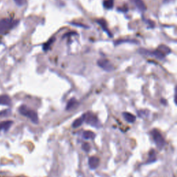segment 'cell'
<instances>
[{"label":"cell","instance_id":"obj_13","mask_svg":"<svg viewBox=\"0 0 177 177\" xmlns=\"http://www.w3.org/2000/svg\"><path fill=\"white\" fill-rule=\"evenodd\" d=\"M85 121V115H83L80 118L76 119V120H74V122H73L72 124V127L73 128H77L79 127L80 126H81L83 123Z\"/></svg>","mask_w":177,"mask_h":177},{"label":"cell","instance_id":"obj_1","mask_svg":"<svg viewBox=\"0 0 177 177\" xmlns=\"http://www.w3.org/2000/svg\"><path fill=\"white\" fill-rule=\"evenodd\" d=\"M18 23H19L18 20L8 19V18L0 20V35L13 29L17 25Z\"/></svg>","mask_w":177,"mask_h":177},{"label":"cell","instance_id":"obj_8","mask_svg":"<svg viewBox=\"0 0 177 177\" xmlns=\"http://www.w3.org/2000/svg\"><path fill=\"white\" fill-rule=\"evenodd\" d=\"M13 123V122L11 120L3 121V122H0V130H3L4 132L8 131Z\"/></svg>","mask_w":177,"mask_h":177},{"label":"cell","instance_id":"obj_4","mask_svg":"<svg viewBox=\"0 0 177 177\" xmlns=\"http://www.w3.org/2000/svg\"><path fill=\"white\" fill-rule=\"evenodd\" d=\"M139 53L143 54L145 55H151V56H154L156 57L157 59H162L165 57V55L160 51V50H155V51H150V50L145 49V48H140L139 50Z\"/></svg>","mask_w":177,"mask_h":177},{"label":"cell","instance_id":"obj_10","mask_svg":"<svg viewBox=\"0 0 177 177\" xmlns=\"http://www.w3.org/2000/svg\"><path fill=\"white\" fill-rule=\"evenodd\" d=\"M11 104V99L10 97L7 95H2L0 96V105L9 106Z\"/></svg>","mask_w":177,"mask_h":177},{"label":"cell","instance_id":"obj_12","mask_svg":"<svg viewBox=\"0 0 177 177\" xmlns=\"http://www.w3.org/2000/svg\"><path fill=\"white\" fill-rule=\"evenodd\" d=\"M97 22H98V24H100V26H101V27L102 28V29L104 30V31H105L106 33H107V35H109V37H111V38H112V35H111V33L109 32V30L107 29V23H106V22L105 20H97Z\"/></svg>","mask_w":177,"mask_h":177},{"label":"cell","instance_id":"obj_21","mask_svg":"<svg viewBox=\"0 0 177 177\" xmlns=\"http://www.w3.org/2000/svg\"><path fill=\"white\" fill-rule=\"evenodd\" d=\"M14 1L18 6H22L24 4L25 0H14Z\"/></svg>","mask_w":177,"mask_h":177},{"label":"cell","instance_id":"obj_24","mask_svg":"<svg viewBox=\"0 0 177 177\" xmlns=\"http://www.w3.org/2000/svg\"><path fill=\"white\" fill-rule=\"evenodd\" d=\"M174 0H164L163 2L164 3H169V2H172V1H174Z\"/></svg>","mask_w":177,"mask_h":177},{"label":"cell","instance_id":"obj_6","mask_svg":"<svg viewBox=\"0 0 177 177\" xmlns=\"http://www.w3.org/2000/svg\"><path fill=\"white\" fill-rule=\"evenodd\" d=\"M97 64H98V65L100 68H102V69L106 71L107 72L112 71H113V69H114L113 65L111 64V62L106 59H99V60H98V62H97Z\"/></svg>","mask_w":177,"mask_h":177},{"label":"cell","instance_id":"obj_22","mask_svg":"<svg viewBox=\"0 0 177 177\" xmlns=\"http://www.w3.org/2000/svg\"><path fill=\"white\" fill-rule=\"evenodd\" d=\"M70 24H71V25L76 26V27H82V28H87V29H88V27L85 26L84 24H78V23H75V22H70Z\"/></svg>","mask_w":177,"mask_h":177},{"label":"cell","instance_id":"obj_23","mask_svg":"<svg viewBox=\"0 0 177 177\" xmlns=\"http://www.w3.org/2000/svg\"><path fill=\"white\" fill-rule=\"evenodd\" d=\"M10 113V110H5L1 111V113H0V115H3V116H6V115H8L9 113Z\"/></svg>","mask_w":177,"mask_h":177},{"label":"cell","instance_id":"obj_2","mask_svg":"<svg viewBox=\"0 0 177 177\" xmlns=\"http://www.w3.org/2000/svg\"><path fill=\"white\" fill-rule=\"evenodd\" d=\"M19 111L22 115L29 118L30 120L32 121L33 123H38V115L36 111L31 110V109L28 108L26 105H22L21 107L19 108Z\"/></svg>","mask_w":177,"mask_h":177},{"label":"cell","instance_id":"obj_5","mask_svg":"<svg viewBox=\"0 0 177 177\" xmlns=\"http://www.w3.org/2000/svg\"><path fill=\"white\" fill-rule=\"evenodd\" d=\"M84 115H85V121H86L87 124L93 127H96L97 128L99 127L100 123L96 115L93 114L92 113H87Z\"/></svg>","mask_w":177,"mask_h":177},{"label":"cell","instance_id":"obj_3","mask_svg":"<svg viewBox=\"0 0 177 177\" xmlns=\"http://www.w3.org/2000/svg\"><path fill=\"white\" fill-rule=\"evenodd\" d=\"M152 136H153L154 142H155L156 144V146L159 149L163 148L165 145V139H163V136L161 135V132L158 131V129H154L152 130Z\"/></svg>","mask_w":177,"mask_h":177},{"label":"cell","instance_id":"obj_19","mask_svg":"<svg viewBox=\"0 0 177 177\" xmlns=\"http://www.w3.org/2000/svg\"><path fill=\"white\" fill-rule=\"evenodd\" d=\"M158 50H160L165 55V54H169L171 52V50L167 46L165 45H161L158 46Z\"/></svg>","mask_w":177,"mask_h":177},{"label":"cell","instance_id":"obj_25","mask_svg":"<svg viewBox=\"0 0 177 177\" xmlns=\"http://www.w3.org/2000/svg\"><path fill=\"white\" fill-rule=\"evenodd\" d=\"M161 103H163V105H166V100H164V99H161Z\"/></svg>","mask_w":177,"mask_h":177},{"label":"cell","instance_id":"obj_7","mask_svg":"<svg viewBox=\"0 0 177 177\" xmlns=\"http://www.w3.org/2000/svg\"><path fill=\"white\" fill-rule=\"evenodd\" d=\"M89 166L91 169H95L98 167L100 163L99 158L96 157V156H91L89 158Z\"/></svg>","mask_w":177,"mask_h":177},{"label":"cell","instance_id":"obj_20","mask_svg":"<svg viewBox=\"0 0 177 177\" xmlns=\"http://www.w3.org/2000/svg\"><path fill=\"white\" fill-rule=\"evenodd\" d=\"M82 148H83V150L85 151V152H89V151H90L91 147H90V145H89V143H85L83 145V146H82Z\"/></svg>","mask_w":177,"mask_h":177},{"label":"cell","instance_id":"obj_9","mask_svg":"<svg viewBox=\"0 0 177 177\" xmlns=\"http://www.w3.org/2000/svg\"><path fill=\"white\" fill-rule=\"evenodd\" d=\"M132 1L139 8V10L142 11V12L146 10V6L143 1V0H132Z\"/></svg>","mask_w":177,"mask_h":177},{"label":"cell","instance_id":"obj_16","mask_svg":"<svg viewBox=\"0 0 177 177\" xmlns=\"http://www.w3.org/2000/svg\"><path fill=\"white\" fill-rule=\"evenodd\" d=\"M55 41V38H52L51 40H49L48 41V42H46V44H44L43 46H42V48L44 51H48V49L50 48V46H51L52 44H53V42Z\"/></svg>","mask_w":177,"mask_h":177},{"label":"cell","instance_id":"obj_18","mask_svg":"<svg viewBox=\"0 0 177 177\" xmlns=\"http://www.w3.org/2000/svg\"><path fill=\"white\" fill-rule=\"evenodd\" d=\"M113 3H114V0H105L104 1V6L107 9L112 8L113 6Z\"/></svg>","mask_w":177,"mask_h":177},{"label":"cell","instance_id":"obj_17","mask_svg":"<svg viewBox=\"0 0 177 177\" xmlns=\"http://www.w3.org/2000/svg\"><path fill=\"white\" fill-rule=\"evenodd\" d=\"M122 43H132V44H139L138 41L134 40H118L115 42V45H118Z\"/></svg>","mask_w":177,"mask_h":177},{"label":"cell","instance_id":"obj_11","mask_svg":"<svg viewBox=\"0 0 177 177\" xmlns=\"http://www.w3.org/2000/svg\"><path fill=\"white\" fill-rule=\"evenodd\" d=\"M122 115H123L125 120L127 122H129V123H133L136 121V116L132 113H128V112H123L122 113Z\"/></svg>","mask_w":177,"mask_h":177},{"label":"cell","instance_id":"obj_15","mask_svg":"<svg viewBox=\"0 0 177 177\" xmlns=\"http://www.w3.org/2000/svg\"><path fill=\"white\" fill-rule=\"evenodd\" d=\"M83 137L85 139H94L96 137V135L91 131H85L83 133Z\"/></svg>","mask_w":177,"mask_h":177},{"label":"cell","instance_id":"obj_14","mask_svg":"<svg viewBox=\"0 0 177 177\" xmlns=\"http://www.w3.org/2000/svg\"><path fill=\"white\" fill-rule=\"evenodd\" d=\"M77 103L78 102L76 98H71V99L68 102V103H67V105L66 107V110H70V109H73V108L75 107Z\"/></svg>","mask_w":177,"mask_h":177}]
</instances>
